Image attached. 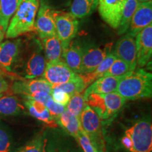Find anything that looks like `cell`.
Listing matches in <instances>:
<instances>
[{"label": "cell", "instance_id": "6da1fadb", "mask_svg": "<svg viewBox=\"0 0 152 152\" xmlns=\"http://www.w3.org/2000/svg\"><path fill=\"white\" fill-rule=\"evenodd\" d=\"M46 64L40 39L34 35L21 38L20 52L13 69V75H17L21 80L42 77Z\"/></svg>", "mask_w": 152, "mask_h": 152}, {"label": "cell", "instance_id": "7a4b0ae2", "mask_svg": "<svg viewBox=\"0 0 152 152\" xmlns=\"http://www.w3.org/2000/svg\"><path fill=\"white\" fill-rule=\"evenodd\" d=\"M116 92L126 100L149 98L152 94V75L140 68L120 78Z\"/></svg>", "mask_w": 152, "mask_h": 152}, {"label": "cell", "instance_id": "3957f363", "mask_svg": "<svg viewBox=\"0 0 152 152\" xmlns=\"http://www.w3.org/2000/svg\"><path fill=\"white\" fill-rule=\"evenodd\" d=\"M39 0H22L10 20L5 36L14 39L35 31V18Z\"/></svg>", "mask_w": 152, "mask_h": 152}, {"label": "cell", "instance_id": "277c9868", "mask_svg": "<svg viewBox=\"0 0 152 152\" xmlns=\"http://www.w3.org/2000/svg\"><path fill=\"white\" fill-rule=\"evenodd\" d=\"M125 135L130 140L129 152H151L152 125L149 119H140L127 129Z\"/></svg>", "mask_w": 152, "mask_h": 152}, {"label": "cell", "instance_id": "5b68a950", "mask_svg": "<svg viewBox=\"0 0 152 152\" xmlns=\"http://www.w3.org/2000/svg\"><path fill=\"white\" fill-rule=\"evenodd\" d=\"M56 33L61 42L62 50L67 48L77 35L79 23L70 13L57 11L55 17Z\"/></svg>", "mask_w": 152, "mask_h": 152}, {"label": "cell", "instance_id": "8992f818", "mask_svg": "<svg viewBox=\"0 0 152 152\" xmlns=\"http://www.w3.org/2000/svg\"><path fill=\"white\" fill-rule=\"evenodd\" d=\"M78 74L74 73L61 60L47 62L42 77L52 86L58 85L77 78Z\"/></svg>", "mask_w": 152, "mask_h": 152}, {"label": "cell", "instance_id": "52a82bcc", "mask_svg": "<svg viewBox=\"0 0 152 152\" xmlns=\"http://www.w3.org/2000/svg\"><path fill=\"white\" fill-rule=\"evenodd\" d=\"M57 11L43 1H41L35 18V31L39 39L56 35L55 17Z\"/></svg>", "mask_w": 152, "mask_h": 152}, {"label": "cell", "instance_id": "ba28073f", "mask_svg": "<svg viewBox=\"0 0 152 152\" xmlns=\"http://www.w3.org/2000/svg\"><path fill=\"white\" fill-rule=\"evenodd\" d=\"M112 43L104 47H87L83 48L81 73H92L103 61L107 54L110 53Z\"/></svg>", "mask_w": 152, "mask_h": 152}, {"label": "cell", "instance_id": "9c48e42d", "mask_svg": "<svg viewBox=\"0 0 152 152\" xmlns=\"http://www.w3.org/2000/svg\"><path fill=\"white\" fill-rule=\"evenodd\" d=\"M126 0H99V12L102 19L113 29H118Z\"/></svg>", "mask_w": 152, "mask_h": 152}, {"label": "cell", "instance_id": "30bf717a", "mask_svg": "<svg viewBox=\"0 0 152 152\" xmlns=\"http://www.w3.org/2000/svg\"><path fill=\"white\" fill-rule=\"evenodd\" d=\"M21 38L7 39L0 44V69L13 75V69L20 52Z\"/></svg>", "mask_w": 152, "mask_h": 152}, {"label": "cell", "instance_id": "8fae6325", "mask_svg": "<svg viewBox=\"0 0 152 152\" xmlns=\"http://www.w3.org/2000/svg\"><path fill=\"white\" fill-rule=\"evenodd\" d=\"M137 65L146 66L152 54V24L144 28L136 35Z\"/></svg>", "mask_w": 152, "mask_h": 152}, {"label": "cell", "instance_id": "7c38bea8", "mask_svg": "<svg viewBox=\"0 0 152 152\" xmlns=\"http://www.w3.org/2000/svg\"><path fill=\"white\" fill-rule=\"evenodd\" d=\"M151 24H152V1L139 3L127 34L133 37H136L142 30Z\"/></svg>", "mask_w": 152, "mask_h": 152}, {"label": "cell", "instance_id": "4fadbf2b", "mask_svg": "<svg viewBox=\"0 0 152 152\" xmlns=\"http://www.w3.org/2000/svg\"><path fill=\"white\" fill-rule=\"evenodd\" d=\"M113 53L117 58L127 63L135 70L137 67V50L135 39L132 36L125 35L115 44Z\"/></svg>", "mask_w": 152, "mask_h": 152}, {"label": "cell", "instance_id": "5bb4252c", "mask_svg": "<svg viewBox=\"0 0 152 152\" xmlns=\"http://www.w3.org/2000/svg\"><path fill=\"white\" fill-rule=\"evenodd\" d=\"M11 91L24 98L38 91H44L51 94L52 89V85L45 79L35 78L15 81L11 85Z\"/></svg>", "mask_w": 152, "mask_h": 152}, {"label": "cell", "instance_id": "9a60e30c", "mask_svg": "<svg viewBox=\"0 0 152 152\" xmlns=\"http://www.w3.org/2000/svg\"><path fill=\"white\" fill-rule=\"evenodd\" d=\"M82 130L86 132L93 142L100 130L101 119L96 112L89 105L85 106L79 116Z\"/></svg>", "mask_w": 152, "mask_h": 152}, {"label": "cell", "instance_id": "2e32d148", "mask_svg": "<svg viewBox=\"0 0 152 152\" xmlns=\"http://www.w3.org/2000/svg\"><path fill=\"white\" fill-rule=\"evenodd\" d=\"M120 78L121 77L114 76H103L96 80L85 90L83 94L85 99L88 95L93 93L106 94L115 92L117 90Z\"/></svg>", "mask_w": 152, "mask_h": 152}, {"label": "cell", "instance_id": "e0dca14e", "mask_svg": "<svg viewBox=\"0 0 152 152\" xmlns=\"http://www.w3.org/2000/svg\"><path fill=\"white\" fill-rule=\"evenodd\" d=\"M83 47L76 42H71L67 48L62 50L61 61L77 74L81 73Z\"/></svg>", "mask_w": 152, "mask_h": 152}, {"label": "cell", "instance_id": "ac0fdd59", "mask_svg": "<svg viewBox=\"0 0 152 152\" xmlns=\"http://www.w3.org/2000/svg\"><path fill=\"white\" fill-rule=\"evenodd\" d=\"M24 104L26 108L28 110L32 116L45 123L49 127L56 128L57 126L56 121L50 115L45 104L40 102H37V101L28 99H25Z\"/></svg>", "mask_w": 152, "mask_h": 152}, {"label": "cell", "instance_id": "d6986e66", "mask_svg": "<svg viewBox=\"0 0 152 152\" xmlns=\"http://www.w3.org/2000/svg\"><path fill=\"white\" fill-rule=\"evenodd\" d=\"M25 113L26 107L18 96L3 94L0 97V118L16 116Z\"/></svg>", "mask_w": 152, "mask_h": 152}, {"label": "cell", "instance_id": "ffe728a7", "mask_svg": "<svg viewBox=\"0 0 152 152\" xmlns=\"http://www.w3.org/2000/svg\"><path fill=\"white\" fill-rule=\"evenodd\" d=\"M54 120L57 124L75 139L81 132L82 128L79 118L72 115L66 109L58 116L55 118Z\"/></svg>", "mask_w": 152, "mask_h": 152}, {"label": "cell", "instance_id": "44dd1931", "mask_svg": "<svg viewBox=\"0 0 152 152\" xmlns=\"http://www.w3.org/2000/svg\"><path fill=\"white\" fill-rule=\"evenodd\" d=\"M42 44L47 62L61 60L62 47L56 34L42 39Z\"/></svg>", "mask_w": 152, "mask_h": 152}, {"label": "cell", "instance_id": "7402d4cb", "mask_svg": "<svg viewBox=\"0 0 152 152\" xmlns=\"http://www.w3.org/2000/svg\"><path fill=\"white\" fill-rule=\"evenodd\" d=\"M99 0H73L70 14L76 18L89 16L97 8Z\"/></svg>", "mask_w": 152, "mask_h": 152}, {"label": "cell", "instance_id": "603a6c76", "mask_svg": "<svg viewBox=\"0 0 152 152\" xmlns=\"http://www.w3.org/2000/svg\"><path fill=\"white\" fill-rule=\"evenodd\" d=\"M21 1L22 0H0V26L5 31Z\"/></svg>", "mask_w": 152, "mask_h": 152}, {"label": "cell", "instance_id": "cb8c5ba5", "mask_svg": "<svg viewBox=\"0 0 152 152\" xmlns=\"http://www.w3.org/2000/svg\"><path fill=\"white\" fill-rule=\"evenodd\" d=\"M103 97L106 110V119L111 118L115 115L126 102V99L116 91L103 94Z\"/></svg>", "mask_w": 152, "mask_h": 152}, {"label": "cell", "instance_id": "d4e9b609", "mask_svg": "<svg viewBox=\"0 0 152 152\" xmlns=\"http://www.w3.org/2000/svg\"><path fill=\"white\" fill-rule=\"evenodd\" d=\"M137 0H126L123 9L121 20L118 28V34L123 35L128 31L131 20L139 5Z\"/></svg>", "mask_w": 152, "mask_h": 152}, {"label": "cell", "instance_id": "484cf974", "mask_svg": "<svg viewBox=\"0 0 152 152\" xmlns=\"http://www.w3.org/2000/svg\"><path fill=\"white\" fill-rule=\"evenodd\" d=\"M86 88V85H85L84 81L83 80L79 74L77 78L73 80L64 83V84L52 86V90L64 91V92L69 94L70 96H72L75 93H80Z\"/></svg>", "mask_w": 152, "mask_h": 152}, {"label": "cell", "instance_id": "4316f807", "mask_svg": "<svg viewBox=\"0 0 152 152\" xmlns=\"http://www.w3.org/2000/svg\"><path fill=\"white\" fill-rule=\"evenodd\" d=\"M86 105V101L82 92L75 93L71 96L69 102L66 106V109L72 115L79 118L81 112Z\"/></svg>", "mask_w": 152, "mask_h": 152}, {"label": "cell", "instance_id": "83f0119b", "mask_svg": "<svg viewBox=\"0 0 152 152\" xmlns=\"http://www.w3.org/2000/svg\"><path fill=\"white\" fill-rule=\"evenodd\" d=\"M132 71L134 70H132L127 63L119 58H116L104 76H114V77H121Z\"/></svg>", "mask_w": 152, "mask_h": 152}, {"label": "cell", "instance_id": "f1b7e54d", "mask_svg": "<svg viewBox=\"0 0 152 152\" xmlns=\"http://www.w3.org/2000/svg\"><path fill=\"white\" fill-rule=\"evenodd\" d=\"M12 142L9 127L0 120V152H11Z\"/></svg>", "mask_w": 152, "mask_h": 152}, {"label": "cell", "instance_id": "f546056e", "mask_svg": "<svg viewBox=\"0 0 152 152\" xmlns=\"http://www.w3.org/2000/svg\"><path fill=\"white\" fill-rule=\"evenodd\" d=\"M43 140V134L39 133L28 143L15 150L14 152H42Z\"/></svg>", "mask_w": 152, "mask_h": 152}, {"label": "cell", "instance_id": "4dcf8cb0", "mask_svg": "<svg viewBox=\"0 0 152 152\" xmlns=\"http://www.w3.org/2000/svg\"><path fill=\"white\" fill-rule=\"evenodd\" d=\"M76 139L84 152H97L96 147L93 144L92 140L87 135V133L85 132L83 130H81Z\"/></svg>", "mask_w": 152, "mask_h": 152}, {"label": "cell", "instance_id": "1f68e13d", "mask_svg": "<svg viewBox=\"0 0 152 152\" xmlns=\"http://www.w3.org/2000/svg\"><path fill=\"white\" fill-rule=\"evenodd\" d=\"M45 106H47L49 113L54 119L57 116H58L63 112L65 111L66 110V106L56 103L52 98L49 99L47 101L46 104H45Z\"/></svg>", "mask_w": 152, "mask_h": 152}, {"label": "cell", "instance_id": "d6a6232c", "mask_svg": "<svg viewBox=\"0 0 152 152\" xmlns=\"http://www.w3.org/2000/svg\"><path fill=\"white\" fill-rule=\"evenodd\" d=\"M51 96L56 103L64 106L67 105L71 98V96L66 92L58 90H52Z\"/></svg>", "mask_w": 152, "mask_h": 152}, {"label": "cell", "instance_id": "836d02e7", "mask_svg": "<svg viewBox=\"0 0 152 152\" xmlns=\"http://www.w3.org/2000/svg\"><path fill=\"white\" fill-rule=\"evenodd\" d=\"M25 99H32L37 101V102H40L43 104H46V102L48 101L49 99L52 98L51 94H49L46 92H44V91H38L33 94H30V96L24 97Z\"/></svg>", "mask_w": 152, "mask_h": 152}, {"label": "cell", "instance_id": "e575fe53", "mask_svg": "<svg viewBox=\"0 0 152 152\" xmlns=\"http://www.w3.org/2000/svg\"><path fill=\"white\" fill-rule=\"evenodd\" d=\"M9 88V85L5 77V73L0 69V94L7 92Z\"/></svg>", "mask_w": 152, "mask_h": 152}, {"label": "cell", "instance_id": "d590c367", "mask_svg": "<svg viewBox=\"0 0 152 152\" xmlns=\"http://www.w3.org/2000/svg\"><path fill=\"white\" fill-rule=\"evenodd\" d=\"M42 152H55L53 148L51 147L47 139H44L42 147Z\"/></svg>", "mask_w": 152, "mask_h": 152}, {"label": "cell", "instance_id": "8d00e7d4", "mask_svg": "<svg viewBox=\"0 0 152 152\" xmlns=\"http://www.w3.org/2000/svg\"><path fill=\"white\" fill-rule=\"evenodd\" d=\"M66 1H69V0H41V1H43V2L47 4L50 6L52 8L53 6H54V4H56V3H57V4H58L57 6H59L61 2H64V4H66Z\"/></svg>", "mask_w": 152, "mask_h": 152}, {"label": "cell", "instance_id": "74e56055", "mask_svg": "<svg viewBox=\"0 0 152 152\" xmlns=\"http://www.w3.org/2000/svg\"><path fill=\"white\" fill-rule=\"evenodd\" d=\"M6 31L3 29V28L0 26V44L2 42L4 38L5 37Z\"/></svg>", "mask_w": 152, "mask_h": 152}, {"label": "cell", "instance_id": "f35d334b", "mask_svg": "<svg viewBox=\"0 0 152 152\" xmlns=\"http://www.w3.org/2000/svg\"><path fill=\"white\" fill-rule=\"evenodd\" d=\"M140 3H143V2H148V1H151V0H137Z\"/></svg>", "mask_w": 152, "mask_h": 152}, {"label": "cell", "instance_id": "ab89813d", "mask_svg": "<svg viewBox=\"0 0 152 152\" xmlns=\"http://www.w3.org/2000/svg\"><path fill=\"white\" fill-rule=\"evenodd\" d=\"M4 94V93H2V94H0V97H1V96H2V95Z\"/></svg>", "mask_w": 152, "mask_h": 152}]
</instances>
